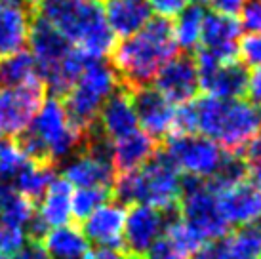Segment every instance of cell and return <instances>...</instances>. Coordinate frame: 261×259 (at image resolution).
<instances>
[{
	"label": "cell",
	"mask_w": 261,
	"mask_h": 259,
	"mask_svg": "<svg viewBox=\"0 0 261 259\" xmlns=\"http://www.w3.org/2000/svg\"><path fill=\"white\" fill-rule=\"evenodd\" d=\"M174 56H177V44L174 40L172 21L151 17L141 31L115 44L111 65L124 88L139 90L149 86Z\"/></svg>",
	"instance_id": "obj_1"
},
{
	"label": "cell",
	"mask_w": 261,
	"mask_h": 259,
	"mask_svg": "<svg viewBox=\"0 0 261 259\" xmlns=\"http://www.w3.org/2000/svg\"><path fill=\"white\" fill-rule=\"evenodd\" d=\"M195 132L210 137L229 154H244L261 130V109L250 99H218L210 95L191 101Z\"/></svg>",
	"instance_id": "obj_2"
},
{
	"label": "cell",
	"mask_w": 261,
	"mask_h": 259,
	"mask_svg": "<svg viewBox=\"0 0 261 259\" xmlns=\"http://www.w3.org/2000/svg\"><path fill=\"white\" fill-rule=\"evenodd\" d=\"M88 132L79 128L67 113L61 97L50 95L35 115L29 128L19 136L17 143L35 162L56 166L71 159L86 141Z\"/></svg>",
	"instance_id": "obj_3"
},
{
	"label": "cell",
	"mask_w": 261,
	"mask_h": 259,
	"mask_svg": "<svg viewBox=\"0 0 261 259\" xmlns=\"http://www.w3.org/2000/svg\"><path fill=\"white\" fill-rule=\"evenodd\" d=\"M27 44L31 46L29 54L37 63L44 88H48L54 97L63 99L90 59L40 15L33 17Z\"/></svg>",
	"instance_id": "obj_4"
},
{
	"label": "cell",
	"mask_w": 261,
	"mask_h": 259,
	"mask_svg": "<svg viewBox=\"0 0 261 259\" xmlns=\"http://www.w3.org/2000/svg\"><path fill=\"white\" fill-rule=\"evenodd\" d=\"M183 179L164 152H156L138 170L115 179V198L120 204H143L170 214L177 208Z\"/></svg>",
	"instance_id": "obj_5"
},
{
	"label": "cell",
	"mask_w": 261,
	"mask_h": 259,
	"mask_svg": "<svg viewBox=\"0 0 261 259\" xmlns=\"http://www.w3.org/2000/svg\"><path fill=\"white\" fill-rule=\"evenodd\" d=\"M38 15L50 21L88 59H105L115 48V33L97 0H84L76 6Z\"/></svg>",
	"instance_id": "obj_6"
},
{
	"label": "cell",
	"mask_w": 261,
	"mask_h": 259,
	"mask_svg": "<svg viewBox=\"0 0 261 259\" xmlns=\"http://www.w3.org/2000/svg\"><path fill=\"white\" fill-rule=\"evenodd\" d=\"M118 88L120 80L113 65L103 59H90L63 101L71 120L84 132H90L95 126L103 103Z\"/></svg>",
	"instance_id": "obj_7"
},
{
	"label": "cell",
	"mask_w": 261,
	"mask_h": 259,
	"mask_svg": "<svg viewBox=\"0 0 261 259\" xmlns=\"http://www.w3.org/2000/svg\"><path fill=\"white\" fill-rule=\"evenodd\" d=\"M164 154L191 179L214 181L223 170L229 152L210 137L200 134H174L166 137Z\"/></svg>",
	"instance_id": "obj_8"
},
{
	"label": "cell",
	"mask_w": 261,
	"mask_h": 259,
	"mask_svg": "<svg viewBox=\"0 0 261 259\" xmlns=\"http://www.w3.org/2000/svg\"><path fill=\"white\" fill-rule=\"evenodd\" d=\"M177 208L181 210V219L195 230L204 244L221 240L231 230V225L221 214L212 181L187 177V181H183Z\"/></svg>",
	"instance_id": "obj_9"
},
{
	"label": "cell",
	"mask_w": 261,
	"mask_h": 259,
	"mask_svg": "<svg viewBox=\"0 0 261 259\" xmlns=\"http://www.w3.org/2000/svg\"><path fill=\"white\" fill-rule=\"evenodd\" d=\"M63 179L71 187H107L115 185L116 172L111 162V147L105 141L95 126L86 136V141L74 152L71 159L65 160Z\"/></svg>",
	"instance_id": "obj_10"
},
{
	"label": "cell",
	"mask_w": 261,
	"mask_h": 259,
	"mask_svg": "<svg viewBox=\"0 0 261 259\" xmlns=\"http://www.w3.org/2000/svg\"><path fill=\"white\" fill-rule=\"evenodd\" d=\"M195 63L198 69L200 92L206 95L218 99H239L246 95L250 72L239 59L223 63L204 54L202 50H196Z\"/></svg>",
	"instance_id": "obj_11"
},
{
	"label": "cell",
	"mask_w": 261,
	"mask_h": 259,
	"mask_svg": "<svg viewBox=\"0 0 261 259\" xmlns=\"http://www.w3.org/2000/svg\"><path fill=\"white\" fill-rule=\"evenodd\" d=\"M46 88L42 82L17 88H0V132L19 137L29 128L42 105Z\"/></svg>",
	"instance_id": "obj_12"
},
{
	"label": "cell",
	"mask_w": 261,
	"mask_h": 259,
	"mask_svg": "<svg viewBox=\"0 0 261 259\" xmlns=\"http://www.w3.org/2000/svg\"><path fill=\"white\" fill-rule=\"evenodd\" d=\"M170 219L172 217L166 212L143 204H132V208L126 210L124 223L122 244L126 246V252L134 259H143L145 253L164 237Z\"/></svg>",
	"instance_id": "obj_13"
},
{
	"label": "cell",
	"mask_w": 261,
	"mask_h": 259,
	"mask_svg": "<svg viewBox=\"0 0 261 259\" xmlns=\"http://www.w3.org/2000/svg\"><path fill=\"white\" fill-rule=\"evenodd\" d=\"M218 194L221 214L231 227L261 221V191L250 185L246 179L232 181V183H218L212 181Z\"/></svg>",
	"instance_id": "obj_14"
},
{
	"label": "cell",
	"mask_w": 261,
	"mask_h": 259,
	"mask_svg": "<svg viewBox=\"0 0 261 259\" xmlns=\"http://www.w3.org/2000/svg\"><path fill=\"white\" fill-rule=\"evenodd\" d=\"M154 90H159L174 105H183L195 99L200 92L195 58L174 56L156 74Z\"/></svg>",
	"instance_id": "obj_15"
},
{
	"label": "cell",
	"mask_w": 261,
	"mask_h": 259,
	"mask_svg": "<svg viewBox=\"0 0 261 259\" xmlns=\"http://www.w3.org/2000/svg\"><path fill=\"white\" fill-rule=\"evenodd\" d=\"M138 122L152 139H164L174 134L175 105L151 86L130 90Z\"/></svg>",
	"instance_id": "obj_16"
},
{
	"label": "cell",
	"mask_w": 261,
	"mask_h": 259,
	"mask_svg": "<svg viewBox=\"0 0 261 259\" xmlns=\"http://www.w3.org/2000/svg\"><path fill=\"white\" fill-rule=\"evenodd\" d=\"M71 196L73 187L65 179L51 181V185L46 189V193L40 198L38 208L35 210V219L31 221L27 235L33 237V240L42 238L48 230L69 225L71 221Z\"/></svg>",
	"instance_id": "obj_17"
},
{
	"label": "cell",
	"mask_w": 261,
	"mask_h": 259,
	"mask_svg": "<svg viewBox=\"0 0 261 259\" xmlns=\"http://www.w3.org/2000/svg\"><path fill=\"white\" fill-rule=\"evenodd\" d=\"M242 27L237 17L223 14H206L202 25V36L200 46L196 50H202L204 54L212 56L218 61H234Z\"/></svg>",
	"instance_id": "obj_18"
},
{
	"label": "cell",
	"mask_w": 261,
	"mask_h": 259,
	"mask_svg": "<svg viewBox=\"0 0 261 259\" xmlns=\"http://www.w3.org/2000/svg\"><path fill=\"white\" fill-rule=\"evenodd\" d=\"M95 130L109 143L139 130L138 115H136L134 101H132V92L128 88L120 84V88L115 94L103 103L97 120H95Z\"/></svg>",
	"instance_id": "obj_19"
},
{
	"label": "cell",
	"mask_w": 261,
	"mask_h": 259,
	"mask_svg": "<svg viewBox=\"0 0 261 259\" xmlns=\"http://www.w3.org/2000/svg\"><path fill=\"white\" fill-rule=\"evenodd\" d=\"M126 223V208L116 200L105 202L82 219V232L97 248H120Z\"/></svg>",
	"instance_id": "obj_20"
},
{
	"label": "cell",
	"mask_w": 261,
	"mask_h": 259,
	"mask_svg": "<svg viewBox=\"0 0 261 259\" xmlns=\"http://www.w3.org/2000/svg\"><path fill=\"white\" fill-rule=\"evenodd\" d=\"M111 147V162L116 175L134 172L139 166H143L147 160H151L156 154V139H152L147 132L136 130L130 136L116 139Z\"/></svg>",
	"instance_id": "obj_21"
},
{
	"label": "cell",
	"mask_w": 261,
	"mask_h": 259,
	"mask_svg": "<svg viewBox=\"0 0 261 259\" xmlns=\"http://www.w3.org/2000/svg\"><path fill=\"white\" fill-rule=\"evenodd\" d=\"M103 14L115 36H132L145 27L152 17L147 0H105Z\"/></svg>",
	"instance_id": "obj_22"
},
{
	"label": "cell",
	"mask_w": 261,
	"mask_h": 259,
	"mask_svg": "<svg viewBox=\"0 0 261 259\" xmlns=\"http://www.w3.org/2000/svg\"><path fill=\"white\" fill-rule=\"evenodd\" d=\"M31 25L33 14L27 8L0 2V58L23 51L29 42Z\"/></svg>",
	"instance_id": "obj_23"
},
{
	"label": "cell",
	"mask_w": 261,
	"mask_h": 259,
	"mask_svg": "<svg viewBox=\"0 0 261 259\" xmlns=\"http://www.w3.org/2000/svg\"><path fill=\"white\" fill-rule=\"evenodd\" d=\"M42 246L51 259H90L92 255L88 238L74 225L48 230L42 237Z\"/></svg>",
	"instance_id": "obj_24"
},
{
	"label": "cell",
	"mask_w": 261,
	"mask_h": 259,
	"mask_svg": "<svg viewBox=\"0 0 261 259\" xmlns=\"http://www.w3.org/2000/svg\"><path fill=\"white\" fill-rule=\"evenodd\" d=\"M42 82L37 63L29 51H17L0 58V88H17Z\"/></svg>",
	"instance_id": "obj_25"
},
{
	"label": "cell",
	"mask_w": 261,
	"mask_h": 259,
	"mask_svg": "<svg viewBox=\"0 0 261 259\" xmlns=\"http://www.w3.org/2000/svg\"><path fill=\"white\" fill-rule=\"evenodd\" d=\"M204 17H206V10L200 2L189 4L181 14L175 15V23H172V31H174V40L177 44V48L196 50L200 46Z\"/></svg>",
	"instance_id": "obj_26"
},
{
	"label": "cell",
	"mask_w": 261,
	"mask_h": 259,
	"mask_svg": "<svg viewBox=\"0 0 261 259\" xmlns=\"http://www.w3.org/2000/svg\"><path fill=\"white\" fill-rule=\"evenodd\" d=\"M54 179H56L54 166L31 160V164L15 177L10 187L35 202L38 198H42V194L46 193V189L50 187Z\"/></svg>",
	"instance_id": "obj_27"
},
{
	"label": "cell",
	"mask_w": 261,
	"mask_h": 259,
	"mask_svg": "<svg viewBox=\"0 0 261 259\" xmlns=\"http://www.w3.org/2000/svg\"><path fill=\"white\" fill-rule=\"evenodd\" d=\"M232 259H259L261 255V221L237 227L223 238Z\"/></svg>",
	"instance_id": "obj_28"
},
{
	"label": "cell",
	"mask_w": 261,
	"mask_h": 259,
	"mask_svg": "<svg viewBox=\"0 0 261 259\" xmlns=\"http://www.w3.org/2000/svg\"><path fill=\"white\" fill-rule=\"evenodd\" d=\"M111 198H113L111 189L107 187H80L73 191V196H71V214L74 219L82 221Z\"/></svg>",
	"instance_id": "obj_29"
},
{
	"label": "cell",
	"mask_w": 261,
	"mask_h": 259,
	"mask_svg": "<svg viewBox=\"0 0 261 259\" xmlns=\"http://www.w3.org/2000/svg\"><path fill=\"white\" fill-rule=\"evenodd\" d=\"M31 164V159L25 154L17 141L4 143L0 147V181L12 185L14 179Z\"/></svg>",
	"instance_id": "obj_30"
},
{
	"label": "cell",
	"mask_w": 261,
	"mask_h": 259,
	"mask_svg": "<svg viewBox=\"0 0 261 259\" xmlns=\"http://www.w3.org/2000/svg\"><path fill=\"white\" fill-rule=\"evenodd\" d=\"M27 230L8 223L0 217V259L10 257L27 242Z\"/></svg>",
	"instance_id": "obj_31"
},
{
	"label": "cell",
	"mask_w": 261,
	"mask_h": 259,
	"mask_svg": "<svg viewBox=\"0 0 261 259\" xmlns=\"http://www.w3.org/2000/svg\"><path fill=\"white\" fill-rule=\"evenodd\" d=\"M237 58L246 69H259L261 67V33H248L240 36Z\"/></svg>",
	"instance_id": "obj_32"
},
{
	"label": "cell",
	"mask_w": 261,
	"mask_h": 259,
	"mask_svg": "<svg viewBox=\"0 0 261 259\" xmlns=\"http://www.w3.org/2000/svg\"><path fill=\"white\" fill-rule=\"evenodd\" d=\"M240 27L246 33H261V0H248L240 12Z\"/></svg>",
	"instance_id": "obj_33"
},
{
	"label": "cell",
	"mask_w": 261,
	"mask_h": 259,
	"mask_svg": "<svg viewBox=\"0 0 261 259\" xmlns=\"http://www.w3.org/2000/svg\"><path fill=\"white\" fill-rule=\"evenodd\" d=\"M151 12L156 14V17H164V19H172L177 14H181L183 10L193 4L195 0H147Z\"/></svg>",
	"instance_id": "obj_34"
},
{
	"label": "cell",
	"mask_w": 261,
	"mask_h": 259,
	"mask_svg": "<svg viewBox=\"0 0 261 259\" xmlns=\"http://www.w3.org/2000/svg\"><path fill=\"white\" fill-rule=\"evenodd\" d=\"M143 259H191V257L185 255L181 250H177L166 237H162L159 242L145 253Z\"/></svg>",
	"instance_id": "obj_35"
},
{
	"label": "cell",
	"mask_w": 261,
	"mask_h": 259,
	"mask_svg": "<svg viewBox=\"0 0 261 259\" xmlns=\"http://www.w3.org/2000/svg\"><path fill=\"white\" fill-rule=\"evenodd\" d=\"M191 259H232L229 248L225 244V240H216V242H208L204 244L198 252Z\"/></svg>",
	"instance_id": "obj_36"
},
{
	"label": "cell",
	"mask_w": 261,
	"mask_h": 259,
	"mask_svg": "<svg viewBox=\"0 0 261 259\" xmlns=\"http://www.w3.org/2000/svg\"><path fill=\"white\" fill-rule=\"evenodd\" d=\"M6 259H51V257L48 255V252H46V248L42 246V242L31 240V242H25L17 252H14Z\"/></svg>",
	"instance_id": "obj_37"
},
{
	"label": "cell",
	"mask_w": 261,
	"mask_h": 259,
	"mask_svg": "<svg viewBox=\"0 0 261 259\" xmlns=\"http://www.w3.org/2000/svg\"><path fill=\"white\" fill-rule=\"evenodd\" d=\"M246 2L248 0H208V4L216 14L231 15V17H237L242 12V8L246 6Z\"/></svg>",
	"instance_id": "obj_38"
},
{
	"label": "cell",
	"mask_w": 261,
	"mask_h": 259,
	"mask_svg": "<svg viewBox=\"0 0 261 259\" xmlns=\"http://www.w3.org/2000/svg\"><path fill=\"white\" fill-rule=\"evenodd\" d=\"M246 94L250 95V101L261 109V67L259 69H254L248 74Z\"/></svg>",
	"instance_id": "obj_39"
},
{
	"label": "cell",
	"mask_w": 261,
	"mask_h": 259,
	"mask_svg": "<svg viewBox=\"0 0 261 259\" xmlns=\"http://www.w3.org/2000/svg\"><path fill=\"white\" fill-rule=\"evenodd\" d=\"M80 2H84V0H42L38 4V12L40 14H50V12H58V10L76 6Z\"/></svg>",
	"instance_id": "obj_40"
},
{
	"label": "cell",
	"mask_w": 261,
	"mask_h": 259,
	"mask_svg": "<svg viewBox=\"0 0 261 259\" xmlns=\"http://www.w3.org/2000/svg\"><path fill=\"white\" fill-rule=\"evenodd\" d=\"M90 259H134L128 252H122L120 248H99L97 252H92Z\"/></svg>",
	"instance_id": "obj_41"
},
{
	"label": "cell",
	"mask_w": 261,
	"mask_h": 259,
	"mask_svg": "<svg viewBox=\"0 0 261 259\" xmlns=\"http://www.w3.org/2000/svg\"><path fill=\"white\" fill-rule=\"evenodd\" d=\"M244 160L246 162H261V130L259 134L252 139V143L246 147V151H244Z\"/></svg>",
	"instance_id": "obj_42"
},
{
	"label": "cell",
	"mask_w": 261,
	"mask_h": 259,
	"mask_svg": "<svg viewBox=\"0 0 261 259\" xmlns=\"http://www.w3.org/2000/svg\"><path fill=\"white\" fill-rule=\"evenodd\" d=\"M246 181L261 191V162H246Z\"/></svg>",
	"instance_id": "obj_43"
},
{
	"label": "cell",
	"mask_w": 261,
	"mask_h": 259,
	"mask_svg": "<svg viewBox=\"0 0 261 259\" xmlns=\"http://www.w3.org/2000/svg\"><path fill=\"white\" fill-rule=\"evenodd\" d=\"M10 191H12V187L10 185H6V183H2L0 181V214H2V208H4V202H6L8 194H10Z\"/></svg>",
	"instance_id": "obj_44"
},
{
	"label": "cell",
	"mask_w": 261,
	"mask_h": 259,
	"mask_svg": "<svg viewBox=\"0 0 261 259\" xmlns=\"http://www.w3.org/2000/svg\"><path fill=\"white\" fill-rule=\"evenodd\" d=\"M2 4H14V6H23L25 0H0Z\"/></svg>",
	"instance_id": "obj_45"
},
{
	"label": "cell",
	"mask_w": 261,
	"mask_h": 259,
	"mask_svg": "<svg viewBox=\"0 0 261 259\" xmlns=\"http://www.w3.org/2000/svg\"><path fill=\"white\" fill-rule=\"evenodd\" d=\"M25 2H27L29 6H38V4L42 2V0H25Z\"/></svg>",
	"instance_id": "obj_46"
},
{
	"label": "cell",
	"mask_w": 261,
	"mask_h": 259,
	"mask_svg": "<svg viewBox=\"0 0 261 259\" xmlns=\"http://www.w3.org/2000/svg\"><path fill=\"white\" fill-rule=\"evenodd\" d=\"M2 145H4V134L0 132V147H2Z\"/></svg>",
	"instance_id": "obj_47"
},
{
	"label": "cell",
	"mask_w": 261,
	"mask_h": 259,
	"mask_svg": "<svg viewBox=\"0 0 261 259\" xmlns=\"http://www.w3.org/2000/svg\"><path fill=\"white\" fill-rule=\"evenodd\" d=\"M259 259H261V255H259Z\"/></svg>",
	"instance_id": "obj_48"
}]
</instances>
